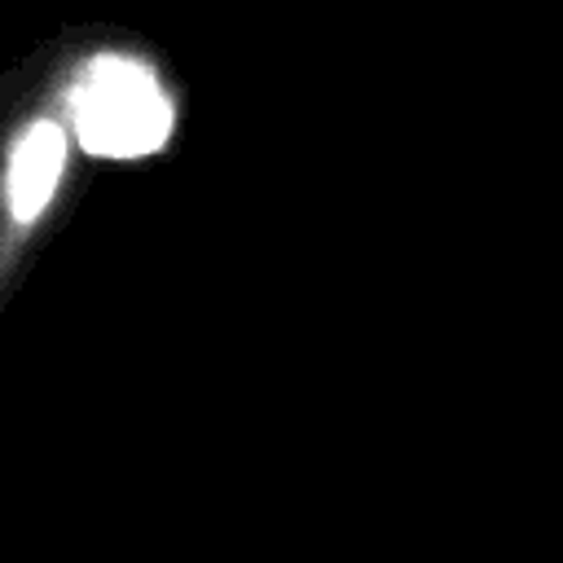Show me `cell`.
I'll list each match as a JSON object with an SVG mask.
<instances>
[{"label": "cell", "mask_w": 563, "mask_h": 563, "mask_svg": "<svg viewBox=\"0 0 563 563\" xmlns=\"http://www.w3.org/2000/svg\"><path fill=\"white\" fill-rule=\"evenodd\" d=\"M40 70L53 84L84 158H150L176 132L172 84L132 44L110 35L92 44L70 40L66 53L44 57Z\"/></svg>", "instance_id": "obj_1"}, {"label": "cell", "mask_w": 563, "mask_h": 563, "mask_svg": "<svg viewBox=\"0 0 563 563\" xmlns=\"http://www.w3.org/2000/svg\"><path fill=\"white\" fill-rule=\"evenodd\" d=\"M79 141L70 119L44 79L18 92L4 123V172H0V303L13 299L22 273L31 268L44 233L53 229L70 180H75Z\"/></svg>", "instance_id": "obj_2"}]
</instances>
